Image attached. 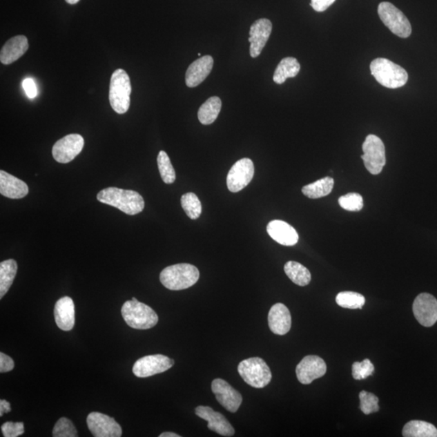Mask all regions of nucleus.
<instances>
[{
  "label": "nucleus",
  "mask_w": 437,
  "mask_h": 437,
  "mask_svg": "<svg viewBox=\"0 0 437 437\" xmlns=\"http://www.w3.org/2000/svg\"><path fill=\"white\" fill-rule=\"evenodd\" d=\"M237 370L242 379L256 389L264 388L272 378L269 365L260 357L242 360L239 364Z\"/></svg>",
  "instance_id": "nucleus-6"
},
{
  "label": "nucleus",
  "mask_w": 437,
  "mask_h": 437,
  "mask_svg": "<svg viewBox=\"0 0 437 437\" xmlns=\"http://www.w3.org/2000/svg\"><path fill=\"white\" fill-rule=\"evenodd\" d=\"M3 436L6 437H17L23 434L25 427L22 422L12 423L7 422L1 427Z\"/></svg>",
  "instance_id": "nucleus-37"
},
{
  "label": "nucleus",
  "mask_w": 437,
  "mask_h": 437,
  "mask_svg": "<svg viewBox=\"0 0 437 437\" xmlns=\"http://www.w3.org/2000/svg\"><path fill=\"white\" fill-rule=\"evenodd\" d=\"M173 365H175V360L168 358L166 356H147L135 362L133 371L137 378H149L166 372L173 367Z\"/></svg>",
  "instance_id": "nucleus-9"
},
{
  "label": "nucleus",
  "mask_w": 437,
  "mask_h": 437,
  "mask_svg": "<svg viewBox=\"0 0 437 437\" xmlns=\"http://www.w3.org/2000/svg\"><path fill=\"white\" fill-rule=\"evenodd\" d=\"M157 164L162 180L166 184H173L176 180V173L172 166L171 159L166 152L161 151L158 154Z\"/></svg>",
  "instance_id": "nucleus-32"
},
{
  "label": "nucleus",
  "mask_w": 437,
  "mask_h": 437,
  "mask_svg": "<svg viewBox=\"0 0 437 437\" xmlns=\"http://www.w3.org/2000/svg\"><path fill=\"white\" fill-rule=\"evenodd\" d=\"M269 325L271 331L278 336H284L290 331L291 317L289 309L284 304L277 303L270 309Z\"/></svg>",
  "instance_id": "nucleus-20"
},
{
  "label": "nucleus",
  "mask_w": 437,
  "mask_h": 437,
  "mask_svg": "<svg viewBox=\"0 0 437 437\" xmlns=\"http://www.w3.org/2000/svg\"><path fill=\"white\" fill-rule=\"evenodd\" d=\"M0 193L7 198L19 200L29 194V186L25 182L19 179L6 171H0Z\"/></svg>",
  "instance_id": "nucleus-21"
},
{
  "label": "nucleus",
  "mask_w": 437,
  "mask_h": 437,
  "mask_svg": "<svg viewBox=\"0 0 437 437\" xmlns=\"http://www.w3.org/2000/svg\"><path fill=\"white\" fill-rule=\"evenodd\" d=\"M183 210L191 220L199 219L202 213L201 202L195 193H186L181 198Z\"/></svg>",
  "instance_id": "nucleus-31"
},
{
  "label": "nucleus",
  "mask_w": 437,
  "mask_h": 437,
  "mask_svg": "<svg viewBox=\"0 0 437 437\" xmlns=\"http://www.w3.org/2000/svg\"><path fill=\"white\" fill-rule=\"evenodd\" d=\"M255 175V166L251 159L243 158L235 163L227 176L229 190L237 193L246 188Z\"/></svg>",
  "instance_id": "nucleus-10"
},
{
  "label": "nucleus",
  "mask_w": 437,
  "mask_h": 437,
  "mask_svg": "<svg viewBox=\"0 0 437 437\" xmlns=\"http://www.w3.org/2000/svg\"><path fill=\"white\" fill-rule=\"evenodd\" d=\"M200 279V271L196 266L188 263H179L164 269L159 280L166 289L180 291L191 288Z\"/></svg>",
  "instance_id": "nucleus-2"
},
{
  "label": "nucleus",
  "mask_w": 437,
  "mask_h": 437,
  "mask_svg": "<svg viewBox=\"0 0 437 437\" xmlns=\"http://www.w3.org/2000/svg\"><path fill=\"white\" fill-rule=\"evenodd\" d=\"M363 159L365 168L373 175H378L382 173L387 163L385 157V148L382 140L375 135H369L366 137L363 146Z\"/></svg>",
  "instance_id": "nucleus-8"
},
{
  "label": "nucleus",
  "mask_w": 437,
  "mask_h": 437,
  "mask_svg": "<svg viewBox=\"0 0 437 437\" xmlns=\"http://www.w3.org/2000/svg\"><path fill=\"white\" fill-rule=\"evenodd\" d=\"M327 364L318 356H305L295 369L299 382L304 385L311 384L314 380L322 378L327 373Z\"/></svg>",
  "instance_id": "nucleus-14"
},
{
  "label": "nucleus",
  "mask_w": 437,
  "mask_h": 437,
  "mask_svg": "<svg viewBox=\"0 0 437 437\" xmlns=\"http://www.w3.org/2000/svg\"><path fill=\"white\" fill-rule=\"evenodd\" d=\"M336 300L340 307L350 309H361L365 304L364 295L354 291H342L336 295Z\"/></svg>",
  "instance_id": "nucleus-30"
},
{
  "label": "nucleus",
  "mask_w": 437,
  "mask_h": 437,
  "mask_svg": "<svg viewBox=\"0 0 437 437\" xmlns=\"http://www.w3.org/2000/svg\"><path fill=\"white\" fill-rule=\"evenodd\" d=\"M222 101L218 97H211L201 106L198 112L200 123L204 125L213 124L222 110Z\"/></svg>",
  "instance_id": "nucleus-25"
},
{
  "label": "nucleus",
  "mask_w": 437,
  "mask_h": 437,
  "mask_svg": "<svg viewBox=\"0 0 437 437\" xmlns=\"http://www.w3.org/2000/svg\"><path fill=\"white\" fill-rule=\"evenodd\" d=\"M89 431L95 437H120L123 434L121 426L114 418L100 412H92L87 417Z\"/></svg>",
  "instance_id": "nucleus-12"
},
{
  "label": "nucleus",
  "mask_w": 437,
  "mask_h": 437,
  "mask_svg": "<svg viewBox=\"0 0 437 437\" xmlns=\"http://www.w3.org/2000/svg\"><path fill=\"white\" fill-rule=\"evenodd\" d=\"M269 236L282 246H293L299 241L295 229L283 220H272L266 227Z\"/></svg>",
  "instance_id": "nucleus-19"
},
{
  "label": "nucleus",
  "mask_w": 437,
  "mask_h": 437,
  "mask_svg": "<svg viewBox=\"0 0 437 437\" xmlns=\"http://www.w3.org/2000/svg\"><path fill=\"white\" fill-rule=\"evenodd\" d=\"M402 436L405 437H437V429L430 423L412 420L404 426Z\"/></svg>",
  "instance_id": "nucleus-27"
},
{
  "label": "nucleus",
  "mask_w": 437,
  "mask_h": 437,
  "mask_svg": "<svg viewBox=\"0 0 437 437\" xmlns=\"http://www.w3.org/2000/svg\"><path fill=\"white\" fill-rule=\"evenodd\" d=\"M360 410L365 415H369L371 413L379 411V399L375 394L367 391L360 393Z\"/></svg>",
  "instance_id": "nucleus-35"
},
{
  "label": "nucleus",
  "mask_w": 437,
  "mask_h": 437,
  "mask_svg": "<svg viewBox=\"0 0 437 437\" xmlns=\"http://www.w3.org/2000/svg\"><path fill=\"white\" fill-rule=\"evenodd\" d=\"M213 58L210 55H205L193 62L188 68L186 73V84L187 87L195 88L203 83L213 70Z\"/></svg>",
  "instance_id": "nucleus-18"
},
{
  "label": "nucleus",
  "mask_w": 437,
  "mask_h": 437,
  "mask_svg": "<svg viewBox=\"0 0 437 437\" xmlns=\"http://www.w3.org/2000/svg\"><path fill=\"white\" fill-rule=\"evenodd\" d=\"M272 31V23L269 19L262 18L253 23L250 30V54L252 58H257L262 53Z\"/></svg>",
  "instance_id": "nucleus-16"
},
{
  "label": "nucleus",
  "mask_w": 437,
  "mask_h": 437,
  "mask_svg": "<svg viewBox=\"0 0 437 437\" xmlns=\"http://www.w3.org/2000/svg\"><path fill=\"white\" fill-rule=\"evenodd\" d=\"M14 366L15 364L11 357L1 352L0 353V372L2 373L10 372L14 369Z\"/></svg>",
  "instance_id": "nucleus-38"
},
{
  "label": "nucleus",
  "mask_w": 437,
  "mask_h": 437,
  "mask_svg": "<svg viewBox=\"0 0 437 437\" xmlns=\"http://www.w3.org/2000/svg\"><path fill=\"white\" fill-rule=\"evenodd\" d=\"M335 1L336 0H311L310 6H311L315 11L322 12H325Z\"/></svg>",
  "instance_id": "nucleus-40"
},
{
  "label": "nucleus",
  "mask_w": 437,
  "mask_h": 437,
  "mask_svg": "<svg viewBox=\"0 0 437 437\" xmlns=\"http://www.w3.org/2000/svg\"><path fill=\"white\" fill-rule=\"evenodd\" d=\"M122 315L129 327L136 330H148L157 325L159 318L148 305L128 300L122 307Z\"/></svg>",
  "instance_id": "nucleus-4"
},
{
  "label": "nucleus",
  "mask_w": 437,
  "mask_h": 437,
  "mask_svg": "<svg viewBox=\"0 0 437 437\" xmlns=\"http://www.w3.org/2000/svg\"><path fill=\"white\" fill-rule=\"evenodd\" d=\"M29 49V41L26 36L19 35L8 40L0 52V61L3 64H11L26 54Z\"/></svg>",
  "instance_id": "nucleus-23"
},
{
  "label": "nucleus",
  "mask_w": 437,
  "mask_h": 437,
  "mask_svg": "<svg viewBox=\"0 0 437 437\" xmlns=\"http://www.w3.org/2000/svg\"><path fill=\"white\" fill-rule=\"evenodd\" d=\"M413 313L422 326H434L437 322V300L429 293L420 294L413 303Z\"/></svg>",
  "instance_id": "nucleus-15"
},
{
  "label": "nucleus",
  "mask_w": 437,
  "mask_h": 437,
  "mask_svg": "<svg viewBox=\"0 0 437 437\" xmlns=\"http://www.w3.org/2000/svg\"><path fill=\"white\" fill-rule=\"evenodd\" d=\"M211 391L220 405L230 412H237L242 405V394L233 388L226 380L215 379L211 383Z\"/></svg>",
  "instance_id": "nucleus-13"
},
{
  "label": "nucleus",
  "mask_w": 437,
  "mask_h": 437,
  "mask_svg": "<svg viewBox=\"0 0 437 437\" xmlns=\"http://www.w3.org/2000/svg\"><path fill=\"white\" fill-rule=\"evenodd\" d=\"M55 322L61 330L69 331L75 326V304L69 297L60 298L55 307Z\"/></svg>",
  "instance_id": "nucleus-22"
},
{
  "label": "nucleus",
  "mask_w": 437,
  "mask_h": 437,
  "mask_svg": "<svg viewBox=\"0 0 437 437\" xmlns=\"http://www.w3.org/2000/svg\"><path fill=\"white\" fill-rule=\"evenodd\" d=\"M22 86L27 96L31 98V99H34V98L37 97V90L34 79L31 78L26 79L22 83Z\"/></svg>",
  "instance_id": "nucleus-39"
},
{
  "label": "nucleus",
  "mask_w": 437,
  "mask_h": 437,
  "mask_svg": "<svg viewBox=\"0 0 437 437\" xmlns=\"http://www.w3.org/2000/svg\"><path fill=\"white\" fill-rule=\"evenodd\" d=\"M159 436V437H181L180 435L173 434V432H169V431L163 432V434H162Z\"/></svg>",
  "instance_id": "nucleus-42"
},
{
  "label": "nucleus",
  "mask_w": 437,
  "mask_h": 437,
  "mask_svg": "<svg viewBox=\"0 0 437 437\" xmlns=\"http://www.w3.org/2000/svg\"><path fill=\"white\" fill-rule=\"evenodd\" d=\"M300 70V65L297 59L287 57L280 61L275 70L273 81L277 84H282L288 78L298 76Z\"/></svg>",
  "instance_id": "nucleus-24"
},
{
  "label": "nucleus",
  "mask_w": 437,
  "mask_h": 437,
  "mask_svg": "<svg viewBox=\"0 0 437 437\" xmlns=\"http://www.w3.org/2000/svg\"><path fill=\"white\" fill-rule=\"evenodd\" d=\"M54 437H77L78 432L72 422L68 418H60L53 429Z\"/></svg>",
  "instance_id": "nucleus-34"
},
{
  "label": "nucleus",
  "mask_w": 437,
  "mask_h": 437,
  "mask_svg": "<svg viewBox=\"0 0 437 437\" xmlns=\"http://www.w3.org/2000/svg\"><path fill=\"white\" fill-rule=\"evenodd\" d=\"M374 372V366L369 359L362 362H355L352 365V376L355 380H364L369 377Z\"/></svg>",
  "instance_id": "nucleus-36"
},
{
  "label": "nucleus",
  "mask_w": 437,
  "mask_h": 437,
  "mask_svg": "<svg viewBox=\"0 0 437 437\" xmlns=\"http://www.w3.org/2000/svg\"><path fill=\"white\" fill-rule=\"evenodd\" d=\"M131 88L130 77L123 69H117L112 74L110 84V102L112 109L117 114L128 112L130 105Z\"/></svg>",
  "instance_id": "nucleus-5"
},
{
  "label": "nucleus",
  "mask_w": 437,
  "mask_h": 437,
  "mask_svg": "<svg viewBox=\"0 0 437 437\" xmlns=\"http://www.w3.org/2000/svg\"><path fill=\"white\" fill-rule=\"evenodd\" d=\"M97 200L102 204L115 206L123 213L134 215L142 213L144 200L138 192L108 187L98 193Z\"/></svg>",
  "instance_id": "nucleus-1"
},
{
  "label": "nucleus",
  "mask_w": 437,
  "mask_h": 437,
  "mask_svg": "<svg viewBox=\"0 0 437 437\" xmlns=\"http://www.w3.org/2000/svg\"><path fill=\"white\" fill-rule=\"evenodd\" d=\"M195 413L201 419L208 421V427L210 430L223 436H234L233 427L222 413L216 412L213 408L205 406L197 407Z\"/></svg>",
  "instance_id": "nucleus-17"
},
{
  "label": "nucleus",
  "mask_w": 437,
  "mask_h": 437,
  "mask_svg": "<svg viewBox=\"0 0 437 437\" xmlns=\"http://www.w3.org/2000/svg\"><path fill=\"white\" fill-rule=\"evenodd\" d=\"M370 70L377 81L385 88H401L408 81L407 70L387 59H374L370 64Z\"/></svg>",
  "instance_id": "nucleus-3"
},
{
  "label": "nucleus",
  "mask_w": 437,
  "mask_h": 437,
  "mask_svg": "<svg viewBox=\"0 0 437 437\" xmlns=\"http://www.w3.org/2000/svg\"><path fill=\"white\" fill-rule=\"evenodd\" d=\"M17 263L14 260H8L0 263V298L10 289L17 273Z\"/></svg>",
  "instance_id": "nucleus-26"
},
{
  "label": "nucleus",
  "mask_w": 437,
  "mask_h": 437,
  "mask_svg": "<svg viewBox=\"0 0 437 437\" xmlns=\"http://www.w3.org/2000/svg\"><path fill=\"white\" fill-rule=\"evenodd\" d=\"M284 271L289 278L298 286H307L311 281L310 271L300 263L289 261L284 266Z\"/></svg>",
  "instance_id": "nucleus-29"
},
{
  "label": "nucleus",
  "mask_w": 437,
  "mask_h": 437,
  "mask_svg": "<svg viewBox=\"0 0 437 437\" xmlns=\"http://www.w3.org/2000/svg\"><path fill=\"white\" fill-rule=\"evenodd\" d=\"M12 410L10 403L6 400H0V416H3L6 413L10 412Z\"/></svg>",
  "instance_id": "nucleus-41"
},
{
  "label": "nucleus",
  "mask_w": 437,
  "mask_h": 437,
  "mask_svg": "<svg viewBox=\"0 0 437 437\" xmlns=\"http://www.w3.org/2000/svg\"><path fill=\"white\" fill-rule=\"evenodd\" d=\"M333 184H335V181L333 178L326 177L311 184L304 186L302 188V193L309 199H320L331 194Z\"/></svg>",
  "instance_id": "nucleus-28"
},
{
  "label": "nucleus",
  "mask_w": 437,
  "mask_h": 437,
  "mask_svg": "<svg viewBox=\"0 0 437 437\" xmlns=\"http://www.w3.org/2000/svg\"><path fill=\"white\" fill-rule=\"evenodd\" d=\"M341 208L349 211H359L363 208L364 200L358 193H349L338 199Z\"/></svg>",
  "instance_id": "nucleus-33"
},
{
  "label": "nucleus",
  "mask_w": 437,
  "mask_h": 437,
  "mask_svg": "<svg viewBox=\"0 0 437 437\" xmlns=\"http://www.w3.org/2000/svg\"><path fill=\"white\" fill-rule=\"evenodd\" d=\"M79 1V0H66V2L69 4H76Z\"/></svg>",
  "instance_id": "nucleus-43"
},
{
  "label": "nucleus",
  "mask_w": 437,
  "mask_h": 437,
  "mask_svg": "<svg viewBox=\"0 0 437 437\" xmlns=\"http://www.w3.org/2000/svg\"><path fill=\"white\" fill-rule=\"evenodd\" d=\"M378 15L385 26L394 35L402 39H407L411 35L412 28L410 21L403 12L392 3L382 2L378 6Z\"/></svg>",
  "instance_id": "nucleus-7"
},
{
  "label": "nucleus",
  "mask_w": 437,
  "mask_h": 437,
  "mask_svg": "<svg viewBox=\"0 0 437 437\" xmlns=\"http://www.w3.org/2000/svg\"><path fill=\"white\" fill-rule=\"evenodd\" d=\"M84 145L81 135L70 134L55 143L52 149L53 157L59 163H69L81 153Z\"/></svg>",
  "instance_id": "nucleus-11"
}]
</instances>
